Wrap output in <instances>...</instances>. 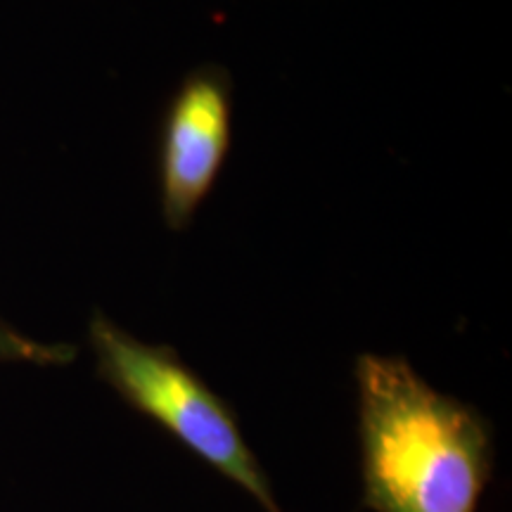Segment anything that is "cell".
<instances>
[{"label": "cell", "mask_w": 512, "mask_h": 512, "mask_svg": "<svg viewBox=\"0 0 512 512\" xmlns=\"http://www.w3.org/2000/svg\"><path fill=\"white\" fill-rule=\"evenodd\" d=\"M363 498L375 512H477L491 477V430L396 356L356 361Z\"/></svg>", "instance_id": "cell-1"}, {"label": "cell", "mask_w": 512, "mask_h": 512, "mask_svg": "<svg viewBox=\"0 0 512 512\" xmlns=\"http://www.w3.org/2000/svg\"><path fill=\"white\" fill-rule=\"evenodd\" d=\"M88 342L98 375L128 406L159 422L204 463L240 484L266 512H283L235 413L174 349L140 342L105 313H93Z\"/></svg>", "instance_id": "cell-2"}, {"label": "cell", "mask_w": 512, "mask_h": 512, "mask_svg": "<svg viewBox=\"0 0 512 512\" xmlns=\"http://www.w3.org/2000/svg\"><path fill=\"white\" fill-rule=\"evenodd\" d=\"M233 81L216 64L192 69L166 110L159 140V202L164 223L185 230L207 200L230 150Z\"/></svg>", "instance_id": "cell-3"}, {"label": "cell", "mask_w": 512, "mask_h": 512, "mask_svg": "<svg viewBox=\"0 0 512 512\" xmlns=\"http://www.w3.org/2000/svg\"><path fill=\"white\" fill-rule=\"evenodd\" d=\"M76 349L69 344H48L24 335L0 318V363H31V366H64L72 363Z\"/></svg>", "instance_id": "cell-4"}]
</instances>
